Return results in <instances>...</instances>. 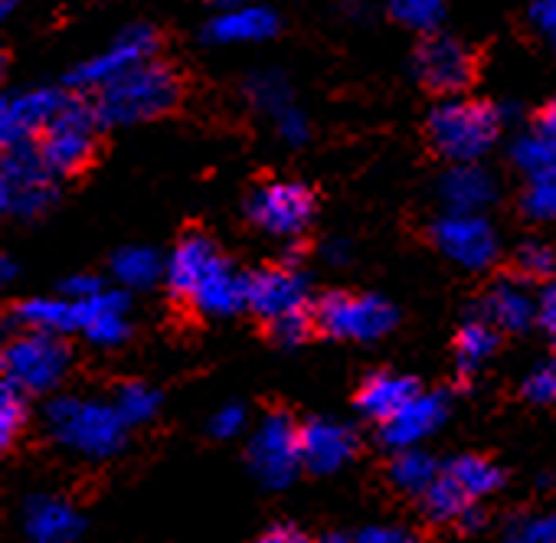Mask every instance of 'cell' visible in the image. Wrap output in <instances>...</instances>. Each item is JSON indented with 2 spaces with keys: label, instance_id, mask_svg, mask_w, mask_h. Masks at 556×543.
I'll return each instance as SVG.
<instances>
[{
  "label": "cell",
  "instance_id": "7bdbcfd3",
  "mask_svg": "<svg viewBox=\"0 0 556 543\" xmlns=\"http://www.w3.org/2000/svg\"><path fill=\"white\" fill-rule=\"evenodd\" d=\"M530 27L543 43L556 50V0H533L530 4Z\"/></svg>",
  "mask_w": 556,
  "mask_h": 543
},
{
  "label": "cell",
  "instance_id": "2e32d148",
  "mask_svg": "<svg viewBox=\"0 0 556 543\" xmlns=\"http://www.w3.org/2000/svg\"><path fill=\"white\" fill-rule=\"evenodd\" d=\"M445 419H448V396L419 393L413 403H406L393 419L380 426V435L390 449L403 452V449H416L419 442H426L435 429H442Z\"/></svg>",
  "mask_w": 556,
  "mask_h": 543
},
{
  "label": "cell",
  "instance_id": "7a4b0ae2",
  "mask_svg": "<svg viewBox=\"0 0 556 543\" xmlns=\"http://www.w3.org/2000/svg\"><path fill=\"white\" fill-rule=\"evenodd\" d=\"M177 99H180L177 73L157 60H148V63L135 66L131 73H125L122 79L99 89L96 112L105 128L138 125V122L167 115L177 105Z\"/></svg>",
  "mask_w": 556,
  "mask_h": 543
},
{
  "label": "cell",
  "instance_id": "8992f818",
  "mask_svg": "<svg viewBox=\"0 0 556 543\" xmlns=\"http://www.w3.org/2000/svg\"><path fill=\"white\" fill-rule=\"evenodd\" d=\"M56 200V177L40 157L37 141L4 148L0 161V206L8 216H40Z\"/></svg>",
  "mask_w": 556,
  "mask_h": 543
},
{
  "label": "cell",
  "instance_id": "816d5d0a",
  "mask_svg": "<svg viewBox=\"0 0 556 543\" xmlns=\"http://www.w3.org/2000/svg\"><path fill=\"white\" fill-rule=\"evenodd\" d=\"M216 11H229V8H245V4H255V0H210Z\"/></svg>",
  "mask_w": 556,
  "mask_h": 543
},
{
  "label": "cell",
  "instance_id": "44dd1931",
  "mask_svg": "<svg viewBox=\"0 0 556 543\" xmlns=\"http://www.w3.org/2000/svg\"><path fill=\"white\" fill-rule=\"evenodd\" d=\"M190 305L210 318H229L249 305V276L236 272L226 258L210 272L190 295Z\"/></svg>",
  "mask_w": 556,
  "mask_h": 543
},
{
  "label": "cell",
  "instance_id": "277c9868",
  "mask_svg": "<svg viewBox=\"0 0 556 543\" xmlns=\"http://www.w3.org/2000/svg\"><path fill=\"white\" fill-rule=\"evenodd\" d=\"M99 125H102V118H99L96 105H89L83 99L63 102L60 115L50 122V128L37 141L40 157L53 177H70L89 164V157L96 151Z\"/></svg>",
  "mask_w": 556,
  "mask_h": 543
},
{
  "label": "cell",
  "instance_id": "83f0119b",
  "mask_svg": "<svg viewBox=\"0 0 556 543\" xmlns=\"http://www.w3.org/2000/svg\"><path fill=\"white\" fill-rule=\"evenodd\" d=\"M497 351V328L488 318H471L462 325L455 338V367L458 374L471 377L478 374Z\"/></svg>",
  "mask_w": 556,
  "mask_h": 543
},
{
  "label": "cell",
  "instance_id": "c3c4849f",
  "mask_svg": "<svg viewBox=\"0 0 556 543\" xmlns=\"http://www.w3.org/2000/svg\"><path fill=\"white\" fill-rule=\"evenodd\" d=\"M321 252H325V258H328L331 265H344V262L351 258V245H348L344 239H331Z\"/></svg>",
  "mask_w": 556,
  "mask_h": 543
},
{
  "label": "cell",
  "instance_id": "8fae6325",
  "mask_svg": "<svg viewBox=\"0 0 556 543\" xmlns=\"http://www.w3.org/2000/svg\"><path fill=\"white\" fill-rule=\"evenodd\" d=\"M157 53V34L144 24H135L128 30H122L102 53L89 56L86 63H79L70 76V83L76 89H105L109 83L122 79L125 73H131L135 66L154 60Z\"/></svg>",
  "mask_w": 556,
  "mask_h": 543
},
{
  "label": "cell",
  "instance_id": "30bf717a",
  "mask_svg": "<svg viewBox=\"0 0 556 543\" xmlns=\"http://www.w3.org/2000/svg\"><path fill=\"white\" fill-rule=\"evenodd\" d=\"M432 242L442 255L458 262L462 268L481 272L497 262L501 242L494 226L484 213H465V210H445L432 223Z\"/></svg>",
  "mask_w": 556,
  "mask_h": 543
},
{
  "label": "cell",
  "instance_id": "60d3db41",
  "mask_svg": "<svg viewBox=\"0 0 556 543\" xmlns=\"http://www.w3.org/2000/svg\"><path fill=\"white\" fill-rule=\"evenodd\" d=\"M249 426V416L239 403H226L210 416V432L216 439H239Z\"/></svg>",
  "mask_w": 556,
  "mask_h": 543
},
{
  "label": "cell",
  "instance_id": "603a6c76",
  "mask_svg": "<svg viewBox=\"0 0 556 543\" xmlns=\"http://www.w3.org/2000/svg\"><path fill=\"white\" fill-rule=\"evenodd\" d=\"M481 318L501 331H523L536 321V295L520 279H497L484 295Z\"/></svg>",
  "mask_w": 556,
  "mask_h": 543
},
{
  "label": "cell",
  "instance_id": "52a82bcc",
  "mask_svg": "<svg viewBox=\"0 0 556 543\" xmlns=\"http://www.w3.org/2000/svg\"><path fill=\"white\" fill-rule=\"evenodd\" d=\"M249 465L265 488H286L295 481L302 462V429L286 413H268L249 435Z\"/></svg>",
  "mask_w": 556,
  "mask_h": 543
},
{
  "label": "cell",
  "instance_id": "9a60e30c",
  "mask_svg": "<svg viewBox=\"0 0 556 543\" xmlns=\"http://www.w3.org/2000/svg\"><path fill=\"white\" fill-rule=\"evenodd\" d=\"M79 331L99 348H118L128 341V295L122 289H102L92 299L76 302Z\"/></svg>",
  "mask_w": 556,
  "mask_h": 543
},
{
  "label": "cell",
  "instance_id": "7402d4cb",
  "mask_svg": "<svg viewBox=\"0 0 556 543\" xmlns=\"http://www.w3.org/2000/svg\"><path fill=\"white\" fill-rule=\"evenodd\" d=\"M439 197H442L445 210L481 213L494 203L497 184L478 161L475 164H452L439 180Z\"/></svg>",
  "mask_w": 556,
  "mask_h": 543
},
{
  "label": "cell",
  "instance_id": "ee69618b",
  "mask_svg": "<svg viewBox=\"0 0 556 543\" xmlns=\"http://www.w3.org/2000/svg\"><path fill=\"white\" fill-rule=\"evenodd\" d=\"M536 325L556 344V276L546 279L543 289H540V295H536Z\"/></svg>",
  "mask_w": 556,
  "mask_h": 543
},
{
  "label": "cell",
  "instance_id": "4fadbf2b",
  "mask_svg": "<svg viewBox=\"0 0 556 543\" xmlns=\"http://www.w3.org/2000/svg\"><path fill=\"white\" fill-rule=\"evenodd\" d=\"M245 308L268 325L286 315L305 312L308 308V279L292 262L265 265L249 276V305Z\"/></svg>",
  "mask_w": 556,
  "mask_h": 543
},
{
  "label": "cell",
  "instance_id": "7c38bea8",
  "mask_svg": "<svg viewBox=\"0 0 556 543\" xmlns=\"http://www.w3.org/2000/svg\"><path fill=\"white\" fill-rule=\"evenodd\" d=\"M413 70H416V79L429 92H435L442 99H452V96H462L471 86L475 56L462 40L445 37V34H432L416 47Z\"/></svg>",
  "mask_w": 556,
  "mask_h": 543
},
{
  "label": "cell",
  "instance_id": "db71d44e",
  "mask_svg": "<svg viewBox=\"0 0 556 543\" xmlns=\"http://www.w3.org/2000/svg\"><path fill=\"white\" fill-rule=\"evenodd\" d=\"M321 543H354V540H344V536H325Z\"/></svg>",
  "mask_w": 556,
  "mask_h": 543
},
{
  "label": "cell",
  "instance_id": "f546056e",
  "mask_svg": "<svg viewBox=\"0 0 556 543\" xmlns=\"http://www.w3.org/2000/svg\"><path fill=\"white\" fill-rule=\"evenodd\" d=\"M442 471H445L468 497H475V501L494 494V491L501 488V481H504L501 468H497L494 462L481 458V455H458V458H452Z\"/></svg>",
  "mask_w": 556,
  "mask_h": 543
},
{
  "label": "cell",
  "instance_id": "3957f363",
  "mask_svg": "<svg viewBox=\"0 0 556 543\" xmlns=\"http://www.w3.org/2000/svg\"><path fill=\"white\" fill-rule=\"evenodd\" d=\"M501 109L481 99L452 96L429 112V141L452 164L481 161L501 138Z\"/></svg>",
  "mask_w": 556,
  "mask_h": 543
},
{
  "label": "cell",
  "instance_id": "ba28073f",
  "mask_svg": "<svg viewBox=\"0 0 556 543\" xmlns=\"http://www.w3.org/2000/svg\"><path fill=\"white\" fill-rule=\"evenodd\" d=\"M315 325L338 341H377L396 325V312L380 295L331 292L315 305Z\"/></svg>",
  "mask_w": 556,
  "mask_h": 543
},
{
  "label": "cell",
  "instance_id": "b9f144b4",
  "mask_svg": "<svg viewBox=\"0 0 556 543\" xmlns=\"http://www.w3.org/2000/svg\"><path fill=\"white\" fill-rule=\"evenodd\" d=\"M312 321H315V315L305 308V312H295V315H286V318L271 321L268 328H271V334H275L278 344H289V348H292V344H302V341L308 338Z\"/></svg>",
  "mask_w": 556,
  "mask_h": 543
},
{
  "label": "cell",
  "instance_id": "ffe728a7",
  "mask_svg": "<svg viewBox=\"0 0 556 543\" xmlns=\"http://www.w3.org/2000/svg\"><path fill=\"white\" fill-rule=\"evenodd\" d=\"M24 530L34 543H73L83 530V517L70 501L56 494H37L27 501Z\"/></svg>",
  "mask_w": 556,
  "mask_h": 543
},
{
  "label": "cell",
  "instance_id": "bcb514c9",
  "mask_svg": "<svg viewBox=\"0 0 556 543\" xmlns=\"http://www.w3.org/2000/svg\"><path fill=\"white\" fill-rule=\"evenodd\" d=\"M102 289H105L102 279H99V276H89V272H79V276H73V279L63 282V292H66V299H73V302L92 299V295L102 292Z\"/></svg>",
  "mask_w": 556,
  "mask_h": 543
},
{
  "label": "cell",
  "instance_id": "ab89813d",
  "mask_svg": "<svg viewBox=\"0 0 556 543\" xmlns=\"http://www.w3.org/2000/svg\"><path fill=\"white\" fill-rule=\"evenodd\" d=\"M275 131L286 144H305L312 138V125H308V115L299 109V105H289L286 112H278L275 118Z\"/></svg>",
  "mask_w": 556,
  "mask_h": 543
},
{
  "label": "cell",
  "instance_id": "f907efd6",
  "mask_svg": "<svg viewBox=\"0 0 556 543\" xmlns=\"http://www.w3.org/2000/svg\"><path fill=\"white\" fill-rule=\"evenodd\" d=\"M0 279H4V282H14L17 279V262L11 255L0 258Z\"/></svg>",
  "mask_w": 556,
  "mask_h": 543
},
{
  "label": "cell",
  "instance_id": "cb8c5ba5",
  "mask_svg": "<svg viewBox=\"0 0 556 543\" xmlns=\"http://www.w3.org/2000/svg\"><path fill=\"white\" fill-rule=\"evenodd\" d=\"M419 383L413 377H403V374H390V370H380V374H370L357 393V409L374 419V422H387L393 419L406 403H413L419 396Z\"/></svg>",
  "mask_w": 556,
  "mask_h": 543
},
{
  "label": "cell",
  "instance_id": "6da1fadb",
  "mask_svg": "<svg viewBox=\"0 0 556 543\" xmlns=\"http://www.w3.org/2000/svg\"><path fill=\"white\" fill-rule=\"evenodd\" d=\"M47 426L66 452L92 462L118 455L128 435V422L122 419L115 403H102L92 396H56L47 406Z\"/></svg>",
  "mask_w": 556,
  "mask_h": 543
},
{
  "label": "cell",
  "instance_id": "5b68a950",
  "mask_svg": "<svg viewBox=\"0 0 556 543\" xmlns=\"http://www.w3.org/2000/svg\"><path fill=\"white\" fill-rule=\"evenodd\" d=\"M70 374V348L60 334L24 331L8 341L4 348V380L17 390L30 393H53Z\"/></svg>",
  "mask_w": 556,
  "mask_h": 543
},
{
  "label": "cell",
  "instance_id": "f5cc1de1",
  "mask_svg": "<svg viewBox=\"0 0 556 543\" xmlns=\"http://www.w3.org/2000/svg\"><path fill=\"white\" fill-rule=\"evenodd\" d=\"M14 11H17V0H0V17L8 21V17H11Z\"/></svg>",
  "mask_w": 556,
  "mask_h": 543
},
{
  "label": "cell",
  "instance_id": "4316f807",
  "mask_svg": "<svg viewBox=\"0 0 556 543\" xmlns=\"http://www.w3.org/2000/svg\"><path fill=\"white\" fill-rule=\"evenodd\" d=\"M167 258H161L151 245H125L112 255V279L122 289H151L164 279Z\"/></svg>",
  "mask_w": 556,
  "mask_h": 543
},
{
  "label": "cell",
  "instance_id": "e575fe53",
  "mask_svg": "<svg viewBox=\"0 0 556 543\" xmlns=\"http://www.w3.org/2000/svg\"><path fill=\"white\" fill-rule=\"evenodd\" d=\"M387 11L396 24L429 34L445 17V0H387Z\"/></svg>",
  "mask_w": 556,
  "mask_h": 543
},
{
  "label": "cell",
  "instance_id": "9c48e42d",
  "mask_svg": "<svg viewBox=\"0 0 556 543\" xmlns=\"http://www.w3.org/2000/svg\"><path fill=\"white\" fill-rule=\"evenodd\" d=\"M249 219L278 239H295L315 219V193L299 180H271L249 197Z\"/></svg>",
  "mask_w": 556,
  "mask_h": 543
},
{
  "label": "cell",
  "instance_id": "484cf974",
  "mask_svg": "<svg viewBox=\"0 0 556 543\" xmlns=\"http://www.w3.org/2000/svg\"><path fill=\"white\" fill-rule=\"evenodd\" d=\"M475 497H468L445 471L439 475V481L422 494V510L429 520L435 523H465V527H478V510H475Z\"/></svg>",
  "mask_w": 556,
  "mask_h": 543
},
{
  "label": "cell",
  "instance_id": "1f68e13d",
  "mask_svg": "<svg viewBox=\"0 0 556 543\" xmlns=\"http://www.w3.org/2000/svg\"><path fill=\"white\" fill-rule=\"evenodd\" d=\"M510 161L517 171H523L527 177L543 174L546 167L556 164V138H549L546 131L533 128V131H520L510 141Z\"/></svg>",
  "mask_w": 556,
  "mask_h": 543
},
{
  "label": "cell",
  "instance_id": "d6986e66",
  "mask_svg": "<svg viewBox=\"0 0 556 543\" xmlns=\"http://www.w3.org/2000/svg\"><path fill=\"white\" fill-rule=\"evenodd\" d=\"M223 262L219 249L206 239V236H187L174 245V252L167 255V268H164V282L167 289L190 302V295L197 292V286L210 276V272Z\"/></svg>",
  "mask_w": 556,
  "mask_h": 543
},
{
  "label": "cell",
  "instance_id": "f35d334b",
  "mask_svg": "<svg viewBox=\"0 0 556 543\" xmlns=\"http://www.w3.org/2000/svg\"><path fill=\"white\" fill-rule=\"evenodd\" d=\"M523 396L530 403H536V406H553L556 403V361H543L527 374Z\"/></svg>",
  "mask_w": 556,
  "mask_h": 543
},
{
  "label": "cell",
  "instance_id": "f1b7e54d",
  "mask_svg": "<svg viewBox=\"0 0 556 543\" xmlns=\"http://www.w3.org/2000/svg\"><path fill=\"white\" fill-rule=\"evenodd\" d=\"M439 475H442V468H439V462L426 452V449H403V452H396V458H393V465H390V481L400 488V491H406V494H426L435 481H439Z\"/></svg>",
  "mask_w": 556,
  "mask_h": 543
},
{
  "label": "cell",
  "instance_id": "8d00e7d4",
  "mask_svg": "<svg viewBox=\"0 0 556 543\" xmlns=\"http://www.w3.org/2000/svg\"><path fill=\"white\" fill-rule=\"evenodd\" d=\"M504 543H556V514H520L507 523Z\"/></svg>",
  "mask_w": 556,
  "mask_h": 543
},
{
  "label": "cell",
  "instance_id": "5bb4252c",
  "mask_svg": "<svg viewBox=\"0 0 556 543\" xmlns=\"http://www.w3.org/2000/svg\"><path fill=\"white\" fill-rule=\"evenodd\" d=\"M66 96L56 89H21L0 99V144H30L40 141V135L50 128V122L60 115Z\"/></svg>",
  "mask_w": 556,
  "mask_h": 543
},
{
  "label": "cell",
  "instance_id": "836d02e7",
  "mask_svg": "<svg viewBox=\"0 0 556 543\" xmlns=\"http://www.w3.org/2000/svg\"><path fill=\"white\" fill-rule=\"evenodd\" d=\"M520 210L540 223L556 219V164L546 167L543 174L527 177V187L520 193Z\"/></svg>",
  "mask_w": 556,
  "mask_h": 543
},
{
  "label": "cell",
  "instance_id": "e0dca14e",
  "mask_svg": "<svg viewBox=\"0 0 556 543\" xmlns=\"http://www.w3.org/2000/svg\"><path fill=\"white\" fill-rule=\"evenodd\" d=\"M357 452V435L338 419H312L302 426V462L315 475L341 471Z\"/></svg>",
  "mask_w": 556,
  "mask_h": 543
},
{
  "label": "cell",
  "instance_id": "d590c367",
  "mask_svg": "<svg viewBox=\"0 0 556 543\" xmlns=\"http://www.w3.org/2000/svg\"><path fill=\"white\" fill-rule=\"evenodd\" d=\"M27 393L4 380V390H0V445L11 449L17 442L27 426Z\"/></svg>",
  "mask_w": 556,
  "mask_h": 543
},
{
  "label": "cell",
  "instance_id": "d6a6232c",
  "mask_svg": "<svg viewBox=\"0 0 556 543\" xmlns=\"http://www.w3.org/2000/svg\"><path fill=\"white\" fill-rule=\"evenodd\" d=\"M115 409L128 426H144L157 416L161 409V393L148 383H125L115 393Z\"/></svg>",
  "mask_w": 556,
  "mask_h": 543
},
{
  "label": "cell",
  "instance_id": "681fc988",
  "mask_svg": "<svg viewBox=\"0 0 556 543\" xmlns=\"http://www.w3.org/2000/svg\"><path fill=\"white\" fill-rule=\"evenodd\" d=\"M536 128H540V131H546L549 138H556V99H549V102L540 109V115H536Z\"/></svg>",
  "mask_w": 556,
  "mask_h": 543
},
{
  "label": "cell",
  "instance_id": "74e56055",
  "mask_svg": "<svg viewBox=\"0 0 556 543\" xmlns=\"http://www.w3.org/2000/svg\"><path fill=\"white\" fill-rule=\"evenodd\" d=\"M517 268L523 272L527 279H553L556 276V249L540 242V239H530L517 249Z\"/></svg>",
  "mask_w": 556,
  "mask_h": 543
},
{
  "label": "cell",
  "instance_id": "f6af8a7d",
  "mask_svg": "<svg viewBox=\"0 0 556 543\" xmlns=\"http://www.w3.org/2000/svg\"><path fill=\"white\" fill-rule=\"evenodd\" d=\"M354 543H419V540H416V533H409L406 527L377 523V527H367L364 533H357Z\"/></svg>",
  "mask_w": 556,
  "mask_h": 543
},
{
  "label": "cell",
  "instance_id": "ac0fdd59",
  "mask_svg": "<svg viewBox=\"0 0 556 543\" xmlns=\"http://www.w3.org/2000/svg\"><path fill=\"white\" fill-rule=\"evenodd\" d=\"M278 14L268 4H245L216 11V17L203 27V40L216 47H242V43H265L278 34Z\"/></svg>",
  "mask_w": 556,
  "mask_h": 543
},
{
  "label": "cell",
  "instance_id": "7dc6e473",
  "mask_svg": "<svg viewBox=\"0 0 556 543\" xmlns=\"http://www.w3.org/2000/svg\"><path fill=\"white\" fill-rule=\"evenodd\" d=\"M255 543H312L299 527H271Z\"/></svg>",
  "mask_w": 556,
  "mask_h": 543
},
{
  "label": "cell",
  "instance_id": "d4e9b609",
  "mask_svg": "<svg viewBox=\"0 0 556 543\" xmlns=\"http://www.w3.org/2000/svg\"><path fill=\"white\" fill-rule=\"evenodd\" d=\"M14 321L24 331H40V334H70L79 328L76 321V302L73 299H27L14 308Z\"/></svg>",
  "mask_w": 556,
  "mask_h": 543
},
{
  "label": "cell",
  "instance_id": "4dcf8cb0",
  "mask_svg": "<svg viewBox=\"0 0 556 543\" xmlns=\"http://www.w3.org/2000/svg\"><path fill=\"white\" fill-rule=\"evenodd\" d=\"M242 96H245V102H249L255 112H262V115H268V118H275L278 112H286L289 105H295V102H292V86H289V79H286L282 73H275V70H258V73H252V76L242 83Z\"/></svg>",
  "mask_w": 556,
  "mask_h": 543
}]
</instances>
